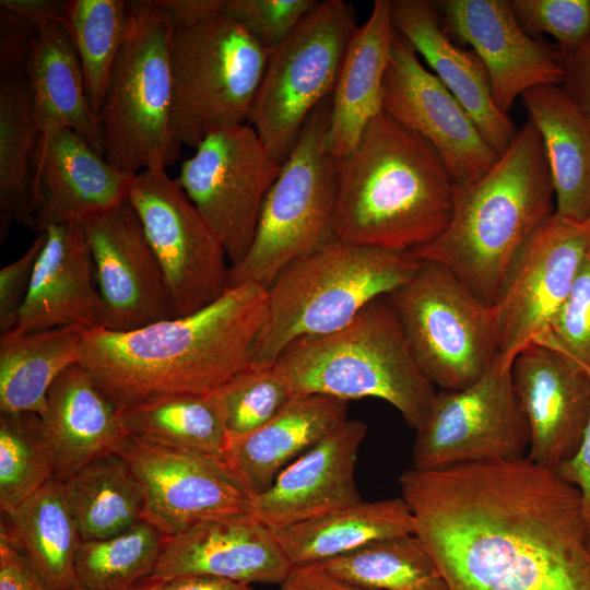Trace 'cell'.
Returning a JSON list of instances; mask_svg holds the SVG:
<instances>
[{
	"instance_id": "1",
	"label": "cell",
	"mask_w": 590,
	"mask_h": 590,
	"mask_svg": "<svg viewBox=\"0 0 590 590\" xmlns=\"http://www.w3.org/2000/svg\"><path fill=\"white\" fill-rule=\"evenodd\" d=\"M401 497L449 590H590L578 489L527 457L405 470Z\"/></svg>"
},
{
	"instance_id": "2",
	"label": "cell",
	"mask_w": 590,
	"mask_h": 590,
	"mask_svg": "<svg viewBox=\"0 0 590 590\" xmlns=\"http://www.w3.org/2000/svg\"><path fill=\"white\" fill-rule=\"evenodd\" d=\"M267 288L229 287L192 314L116 332L84 333L80 365L118 408L168 394L209 396L251 365Z\"/></svg>"
},
{
	"instance_id": "3",
	"label": "cell",
	"mask_w": 590,
	"mask_h": 590,
	"mask_svg": "<svg viewBox=\"0 0 590 590\" xmlns=\"http://www.w3.org/2000/svg\"><path fill=\"white\" fill-rule=\"evenodd\" d=\"M337 237L409 252L435 240L453 210L455 180L423 137L381 110L337 161Z\"/></svg>"
},
{
	"instance_id": "4",
	"label": "cell",
	"mask_w": 590,
	"mask_h": 590,
	"mask_svg": "<svg viewBox=\"0 0 590 590\" xmlns=\"http://www.w3.org/2000/svg\"><path fill=\"white\" fill-rule=\"evenodd\" d=\"M554 198L543 142L528 119L487 173L455 182L448 226L409 253L445 267L491 307L523 245L555 213Z\"/></svg>"
},
{
	"instance_id": "5",
	"label": "cell",
	"mask_w": 590,
	"mask_h": 590,
	"mask_svg": "<svg viewBox=\"0 0 590 590\" xmlns=\"http://www.w3.org/2000/svg\"><path fill=\"white\" fill-rule=\"evenodd\" d=\"M273 365L295 396L377 398L391 404L415 430L436 394L388 295L373 300L338 331L295 340Z\"/></svg>"
},
{
	"instance_id": "6",
	"label": "cell",
	"mask_w": 590,
	"mask_h": 590,
	"mask_svg": "<svg viewBox=\"0 0 590 590\" xmlns=\"http://www.w3.org/2000/svg\"><path fill=\"white\" fill-rule=\"evenodd\" d=\"M421 260L335 240L287 266L267 288L251 365L267 367L295 340L332 333L409 281Z\"/></svg>"
},
{
	"instance_id": "7",
	"label": "cell",
	"mask_w": 590,
	"mask_h": 590,
	"mask_svg": "<svg viewBox=\"0 0 590 590\" xmlns=\"http://www.w3.org/2000/svg\"><path fill=\"white\" fill-rule=\"evenodd\" d=\"M331 96L305 122L269 190L252 244L229 268L228 288H268L291 263L338 240V158L328 148Z\"/></svg>"
},
{
	"instance_id": "8",
	"label": "cell",
	"mask_w": 590,
	"mask_h": 590,
	"mask_svg": "<svg viewBox=\"0 0 590 590\" xmlns=\"http://www.w3.org/2000/svg\"><path fill=\"white\" fill-rule=\"evenodd\" d=\"M172 33L154 1L128 2L127 35L99 121L105 160L130 176L179 158L172 132Z\"/></svg>"
},
{
	"instance_id": "9",
	"label": "cell",
	"mask_w": 590,
	"mask_h": 590,
	"mask_svg": "<svg viewBox=\"0 0 590 590\" xmlns=\"http://www.w3.org/2000/svg\"><path fill=\"white\" fill-rule=\"evenodd\" d=\"M269 56L268 49L224 15L173 28L175 141L196 149L213 132L248 123Z\"/></svg>"
},
{
	"instance_id": "10",
	"label": "cell",
	"mask_w": 590,
	"mask_h": 590,
	"mask_svg": "<svg viewBox=\"0 0 590 590\" xmlns=\"http://www.w3.org/2000/svg\"><path fill=\"white\" fill-rule=\"evenodd\" d=\"M357 26L350 3L318 1L270 51L248 123L280 164L291 154L308 117L331 96Z\"/></svg>"
},
{
	"instance_id": "11",
	"label": "cell",
	"mask_w": 590,
	"mask_h": 590,
	"mask_svg": "<svg viewBox=\"0 0 590 590\" xmlns=\"http://www.w3.org/2000/svg\"><path fill=\"white\" fill-rule=\"evenodd\" d=\"M388 297L420 368L441 390L472 385L497 358L491 307L445 267L421 260Z\"/></svg>"
},
{
	"instance_id": "12",
	"label": "cell",
	"mask_w": 590,
	"mask_h": 590,
	"mask_svg": "<svg viewBox=\"0 0 590 590\" xmlns=\"http://www.w3.org/2000/svg\"><path fill=\"white\" fill-rule=\"evenodd\" d=\"M281 165L245 123L211 133L180 166L175 181L222 245L231 267L252 244Z\"/></svg>"
},
{
	"instance_id": "13",
	"label": "cell",
	"mask_w": 590,
	"mask_h": 590,
	"mask_svg": "<svg viewBox=\"0 0 590 590\" xmlns=\"http://www.w3.org/2000/svg\"><path fill=\"white\" fill-rule=\"evenodd\" d=\"M529 441L511 368L502 367L496 358L472 385L436 392L425 422L416 430L413 468L437 470L520 459Z\"/></svg>"
},
{
	"instance_id": "14",
	"label": "cell",
	"mask_w": 590,
	"mask_h": 590,
	"mask_svg": "<svg viewBox=\"0 0 590 590\" xmlns=\"http://www.w3.org/2000/svg\"><path fill=\"white\" fill-rule=\"evenodd\" d=\"M128 202L160 262L176 317L202 309L228 290L227 256L166 168L137 174Z\"/></svg>"
},
{
	"instance_id": "15",
	"label": "cell",
	"mask_w": 590,
	"mask_h": 590,
	"mask_svg": "<svg viewBox=\"0 0 590 590\" xmlns=\"http://www.w3.org/2000/svg\"><path fill=\"white\" fill-rule=\"evenodd\" d=\"M589 248L588 223L556 212L523 245L491 306L502 367L548 329Z\"/></svg>"
},
{
	"instance_id": "16",
	"label": "cell",
	"mask_w": 590,
	"mask_h": 590,
	"mask_svg": "<svg viewBox=\"0 0 590 590\" xmlns=\"http://www.w3.org/2000/svg\"><path fill=\"white\" fill-rule=\"evenodd\" d=\"M116 452L142 485L144 520L166 538L206 520L251 514L252 496L221 458L132 435Z\"/></svg>"
},
{
	"instance_id": "17",
	"label": "cell",
	"mask_w": 590,
	"mask_h": 590,
	"mask_svg": "<svg viewBox=\"0 0 590 590\" xmlns=\"http://www.w3.org/2000/svg\"><path fill=\"white\" fill-rule=\"evenodd\" d=\"M381 107L435 148L455 182L480 178L499 157L463 106L398 33L384 76Z\"/></svg>"
},
{
	"instance_id": "18",
	"label": "cell",
	"mask_w": 590,
	"mask_h": 590,
	"mask_svg": "<svg viewBox=\"0 0 590 590\" xmlns=\"http://www.w3.org/2000/svg\"><path fill=\"white\" fill-rule=\"evenodd\" d=\"M103 303V328L125 332L175 318L167 282L127 201L82 223Z\"/></svg>"
},
{
	"instance_id": "19",
	"label": "cell",
	"mask_w": 590,
	"mask_h": 590,
	"mask_svg": "<svg viewBox=\"0 0 590 590\" xmlns=\"http://www.w3.org/2000/svg\"><path fill=\"white\" fill-rule=\"evenodd\" d=\"M445 32L468 44L483 61L497 108L508 114L518 97L536 86L562 85L557 48L531 37L509 0L435 1Z\"/></svg>"
},
{
	"instance_id": "20",
	"label": "cell",
	"mask_w": 590,
	"mask_h": 590,
	"mask_svg": "<svg viewBox=\"0 0 590 590\" xmlns=\"http://www.w3.org/2000/svg\"><path fill=\"white\" fill-rule=\"evenodd\" d=\"M511 377L529 428L527 458L555 471L583 438L590 418V375L569 356L533 342L516 356Z\"/></svg>"
},
{
	"instance_id": "21",
	"label": "cell",
	"mask_w": 590,
	"mask_h": 590,
	"mask_svg": "<svg viewBox=\"0 0 590 590\" xmlns=\"http://www.w3.org/2000/svg\"><path fill=\"white\" fill-rule=\"evenodd\" d=\"M293 568L274 532L253 515L239 514L206 520L167 538L151 578L206 576L280 586Z\"/></svg>"
},
{
	"instance_id": "22",
	"label": "cell",
	"mask_w": 590,
	"mask_h": 590,
	"mask_svg": "<svg viewBox=\"0 0 590 590\" xmlns=\"http://www.w3.org/2000/svg\"><path fill=\"white\" fill-rule=\"evenodd\" d=\"M32 162L36 233L82 223L121 204L134 177L110 165L71 129L38 134Z\"/></svg>"
},
{
	"instance_id": "23",
	"label": "cell",
	"mask_w": 590,
	"mask_h": 590,
	"mask_svg": "<svg viewBox=\"0 0 590 590\" xmlns=\"http://www.w3.org/2000/svg\"><path fill=\"white\" fill-rule=\"evenodd\" d=\"M367 426L346 420L251 498V515L273 532L362 502L355 468Z\"/></svg>"
},
{
	"instance_id": "24",
	"label": "cell",
	"mask_w": 590,
	"mask_h": 590,
	"mask_svg": "<svg viewBox=\"0 0 590 590\" xmlns=\"http://www.w3.org/2000/svg\"><path fill=\"white\" fill-rule=\"evenodd\" d=\"M15 328L28 332L74 327L103 328V303L81 223L48 226Z\"/></svg>"
},
{
	"instance_id": "25",
	"label": "cell",
	"mask_w": 590,
	"mask_h": 590,
	"mask_svg": "<svg viewBox=\"0 0 590 590\" xmlns=\"http://www.w3.org/2000/svg\"><path fill=\"white\" fill-rule=\"evenodd\" d=\"M394 28L422 56L463 106L487 144L500 156L518 130L492 96L487 70L472 49H462L445 32L435 1L390 0Z\"/></svg>"
},
{
	"instance_id": "26",
	"label": "cell",
	"mask_w": 590,
	"mask_h": 590,
	"mask_svg": "<svg viewBox=\"0 0 590 590\" xmlns=\"http://www.w3.org/2000/svg\"><path fill=\"white\" fill-rule=\"evenodd\" d=\"M349 401L298 394L271 421L227 439L223 460L251 496L266 491L294 460L347 420Z\"/></svg>"
},
{
	"instance_id": "27",
	"label": "cell",
	"mask_w": 590,
	"mask_h": 590,
	"mask_svg": "<svg viewBox=\"0 0 590 590\" xmlns=\"http://www.w3.org/2000/svg\"><path fill=\"white\" fill-rule=\"evenodd\" d=\"M55 455V479L64 482L91 461L116 452L130 435L121 409L74 364L54 381L42 415Z\"/></svg>"
},
{
	"instance_id": "28",
	"label": "cell",
	"mask_w": 590,
	"mask_h": 590,
	"mask_svg": "<svg viewBox=\"0 0 590 590\" xmlns=\"http://www.w3.org/2000/svg\"><path fill=\"white\" fill-rule=\"evenodd\" d=\"M396 34L390 0H375L349 42L331 94L327 142L337 158L355 148L382 110V82Z\"/></svg>"
},
{
	"instance_id": "29",
	"label": "cell",
	"mask_w": 590,
	"mask_h": 590,
	"mask_svg": "<svg viewBox=\"0 0 590 590\" xmlns=\"http://www.w3.org/2000/svg\"><path fill=\"white\" fill-rule=\"evenodd\" d=\"M25 73L37 133L71 129L104 156L101 121L91 106L81 62L63 22L37 30Z\"/></svg>"
},
{
	"instance_id": "30",
	"label": "cell",
	"mask_w": 590,
	"mask_h": 590,
	"mask_svg": "<svg viewBox=\"0 0 590 590\" xmlns=\"http://www.w3.org/2000/svg\"><path fill=\"white\" fill-rule=\"evenodd\" d=\"M547 158L555 212L576 222L590 215V116L559 85H541L521 95Z\"/></svg>"
},
{
	"instance_id": "31",
	"label": "cell",
	"mask_w": 590,
	"mask_h": 590,
	"mask_svg": "<svg viewBox=\"0 0 590 590\" xmlns=\"http://www.w3.org/2000/svg\"><path fill=\"white\" fill-rule=\"evenodd\" d=\"M414 517L402 497L357 504L274 532L293 567L318 565L371 542L414 534Z\"/></svg>"
},
{
	"instance_id": "32",
	"label": "cell",
	"mask_w": 590,
	"mask_h": 590,
	"mask_svg": "<svg viewBox=\"0 0 590 590\" xmlns=\"http://www.w3.org/2000/svg\"><path fill=\"white\" fill-rule=\"evenodd\" d=\"M1 521L49 590H79L74 565L83 540L62 482L50 480Z\"/></svg>"
},
{
	"instance_id": "33",
	"label": "cell",
	"mask_w": 590,
	"mask_h": 590,
	"mask_svg": "<svg viewBox=\"0 0 590 590\" xmlns=\"http://www.w3.org/2000/svg\"><path fill=\"white\" fill-rule=\"evenodd\" d=\"M85 331L55 328L0 337V413L43 415L54 381L80 364Z\"/></svg>"
},
{
	"instance_id": "34",
	"label": "cell",
	"mask_w": 590,
	"mask_h": 590,
	"mask_svg": "<svg viewBox=\"0 0 590 590\" xmlns=\"http://www.w3.org/2000/svg\"><path fill=\"white\" fill-rule=\"evenodd\" d=\"M38 133L23 70L0 72V234L17 223L36 232L30 165Z\"/></svg>"
},
{
	"instance_id": "35",
	"label": "cell",
	"mask_w": 590,
	"mask_h": 590,
	"mask_svg": "<svg viewBox=\"0 0 590 590\" xmlns=\"http://www.w3.org/2000/svg\"><path fill=\"white\" fill-rule=\"evenodd\" d=\"M62 483L83 541L120 534L144 520L142 485L118 452L96 458Z\"/></svg>"
},
{
	"instance_id": "36",
	"label": "cell",
	"mask_w": 590,
	"mask_h": 590,
	"mask_svg": "<svg viewBox=\"0 0 590 590\" xmlns=\"http://www.w3.org/2000/svg\"><path fill=\"white\" fill-rule=\"evenodd\" d=\"M316 566L358 590H449L415 534L378 540Z\"/></svg>"
},
{
	"instance_id": "37",
	"label": "cell",
	"mask_w": 590,
	"mask_h": 590,
	"mask_svg": "<svg viewBox=\"0 0 590 590\" xmlns=\"http://www.w3.org/2000/svg\"><path fill=\"white\" fill-rule=\"evenodd\" d=\"M121 413L132 436L223 459L228 435L210 394L161 396Z\"/></svg>"
},
{
	"instance_id": "38",
	"label": "cell",
	"mask_w": 590,
	"mask_h": 590,
	"mask_svg": "<svg viewBox=\"0 0 590 590\" xmlns=\"http://www.w3.org/2000/svg\"><path fill=\"white\" fill-rule=\"evenodd\" d=\"M63 25L79 56L91 106L99 118L128 28V2L66 1Z\"/></svg>"
},
{
	"instance_id": "39",
	"label": "cell",
	"mask_w": 590,
	"mask_h": 590,
	"mask_svg": "<svg viewBox=\"0 0 590 590\" xmlns=\"http://www.w3.org/2000/svg\"><path fill=\"white\" fill-rule=\"evenodd\" d=\"M166 536L143 520L103 540L82 541L75 557L79 590H132L150 578Z\"/></svg>"
},
{
	"instance_id": "40",
	"label": "cell",
	"mask_w": 590,
	"mask_h": 590,
	"mask_svg": "<svg viewBox=\"0 0 590 590\" xmlns=\"http://www.w3.org/2000/svg\"><path fill=\"white\" fill-rule=\"evenodd\" d=\"M52 479L55 455L42 416L35 413H1V514H11Z\"/></svg>"
},
{
	"instance_id": "41",
	"label": "cell",
	"mask_w": 590,
	"mask_h": 590,
	"mask_svg": "<svg viewBox=\"0 0 590 590\" xmlns=\"http://www.w3.org/2000/svg\"><path fill=\"white\" fill-rule=\"evenodd\" d=\"M210 396L228 438L246 435L263 426L295 397L274 365L249 366Z\"/></svg>"
},
{
	"instance_id": "42",
	"label": "cell",
	"mask_w": 590,
	"mask_h": 590,
	"mask_svg": "<svg viewBox=\"0 0 590 590\" xmlns=\"http://www.w3.org/2000/svg\"><path fill=\"white\" fill-rule=\"evenodd\" d=\"M514 14L533 38L551 35L559 58L566 57L590 36V0H511Z\"/></svg>"
},
{
	"instance_id": "43",
	"label": "cell",
	"mask_w": 590,
	"mask_h": 590,
	"mask_svg": "<svg viewBox=\"0 0 590 590\" xmlns=\"http://www.w3.org/2000/svg\"><path fill=\"white\" fill-rule=\"evenodd\" d=\"M534 342L555 349L590 369V248L567 298L548 329Z\"/></svg>"
},
{
	"instance_id": "44",
	"label": "cell",
	"mask_w": 590,
	"mask_h": 590,
	"mask_svg": "<svg viewBox=\"0 0 590 590\" xmlns=\"http://www.w3.org/2000/svg\"><path fill=\"white\" fill-rule=\"evenodd\" d=\"M317 3L316 0H225L222 15L238 23L255 40L271 51Z\"/></svg>"
},
{
	"instance_id": "45",
	"label": "cell",
	"mask_w": 590,
	"mask_h": 590,
	"mask_svg": "<svg viewBox=\"0 0 590 590\" xmlns=\"http://www.w3.org/2000/svg\"><path fill=\"white\" fill-rule=\"evenodd\" d=\"M46 231L36 238L24 253L0 270V332H11L17 322L20 310L30 288L36 260L44 247Z\"/></svg>"
},
{
	"instance_id": "46",
	"label": "cell",
	"mask_w": 590,
	"mask_h": 590,
	"mask_svg": "<svg viewBox=\"0 0 590 590\" xmlns=\"http://www.w3.org/2000/svg\"><path fill=\"white\" fill-rule=\"evenodd\" d=\"M0 590H49L2 521L0 524Z\"/></svg>"
},
{
	"instance_id": "47",
	"label": "cell",
	"mask_w": 590,
	"mask_h": 590,
	"mask_svg": "<svg viewBox=\"0 0 590 590\" xmlns=\"http://www.w3.org/2000/svg\"><path fill=\"white\" fill-rule=\"evenodd\" d=\"M36 32L27 22L0 7V72L25 71Z\"/></svg>"
},
{
	"instance_id": "48",
	"label": "cell",
	"mask_w": 590,
	"mask_h": 590,
	"mask_svg": "<svg viewBox=\"0 0 590 590\" xmlns=\"http://www.w3.org/2000/svg\"><path fill=\"white\" fill-rule=\"evenodd\" d=\"M564 70L560 85L566 95L590 116V36L573 54L559 58Z\"/></svg>"
},
{
	"instance_id": "49",
	"label": "cell",
	"mask_w": 590,
	"mask_h": 590,
	"mask_svg": "<svg viewBox=\"0 0 590 590\" xmlns=\"http://www.w3.org/2000/svg\"><path fill=\"white\" fill-rule=\"evenodd\" d=\"M586 370L590 375V369ZM555 472L574 485L580 494L582 517L590 547V418L578 450Z\"/></svg>"
},
{
	"instance_id": "50",
	"label": "cell",
	"mask_w": 590,
	"mask_h": 590,
	"mask_svg": "<svg viewBox=\"0 0 590 590\" xmlns=\"http://www.w3.org/2000/svg\"><path fill=\"white\" fill-rule=\"evenodd\" d=\"M173 28L190 27L219 15L225 0H154Z\"/></svg>"
},
{
	"instance_id": "51",
	"label": "cell",
	"mask_w": 590,
	"mask_h": 590,
	"mask_svg": "<svg viewBox=\"0 0 590 590\" xmlns=\"http://www.w3.org/2000/svg\"><path fill=\"white\" fill-rule=\"evenodd\" d=\"M0 7L21 17L37 31L40 27L63 22L66 1L1 0Z\"/></svg>"
},
{
	"instance_id": "52",
	"label": "cell",
	"mask_w": 590,
	"mask_h": 590,
	"mask_svg": "<svg viewBox=\"0 0 590 590\" xmlns=\"http://www.w3.org/2000/svg\"><path fill=\"white\" fill-rule=\"evenodd\" d=\"M276 590H358L343 585L318 566L294 567L286 580Z\"/></svg>"
},
{
	"instance_id": "53",
	"label": "cell",
	"mask_w": 590,
	"mask_h": 590,
	"mask_svg": "<svg viewBox=\"0 0 590 590\" xmlns=\"http://www.w3.org/2000/svg\"><path fill=\"white\" fill-rule=\"evenodd\" d=\"M154 590H253L250 585L206 576L161 580Z\"/></svg>"
},
{
	"instance_id": "54",
	"label": "cell",
	"mask_w": 590,
	"mask_h": 590,
	"mask_svg": "<svg viewBox=\"0 0 590 590\" xmlns=\"http://www.w3.org/2000/svg\"><path fill=\"white\" fill-rule=\"evenodd\" d=\"M161 580L148 578L132 590H154Z\"/></svg>"
},
{
	"instance_id": "55",
	"label": "cell",
	"mask_w": 590,
	"mask_h": 590,
	"mask_svg": "<svg viewBox=\"0 0 590 590\" xmlns=\"http://www.w3.org/2000/svg\"><path fill=\"white\" fill-rule=\"evenodd\" d=\"M586 222L588 223V225L590 227V215H589V217H588V220Z\"/></svg>"
}]
</instances>
